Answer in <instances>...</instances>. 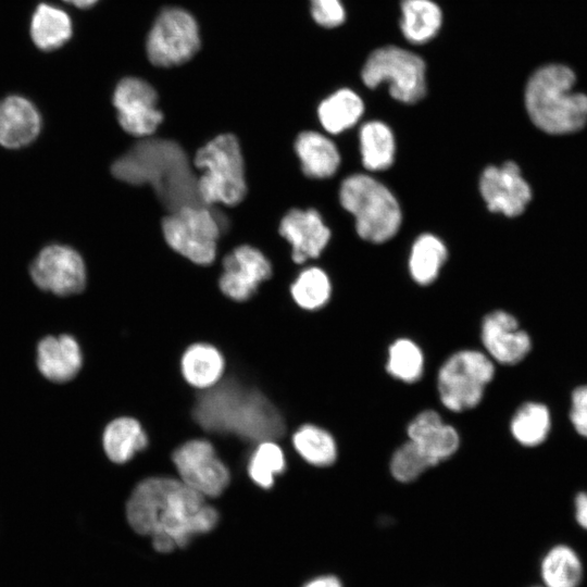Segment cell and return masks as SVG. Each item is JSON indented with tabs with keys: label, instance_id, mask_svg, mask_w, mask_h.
I'll return each mask as SVG.
<instances>
[{
	"label": "cell",
	"instance_id": "ffe728a7",
	"mask_svg": "<svg viewBox=\"0 0 587 587\" xmlns=\"http://www.w3.org/2000/svg\"><path fill=\"white\" fill-rule=\"evenodd\" d=\"M41 117L36 107L21 96L0 101V145L16 149L30 143L39 134Z\"/></svg>",
	"mask_w": 587,
	"mask_h": 587
},
{
	"label": "cell",
	"instance_id": "7c38bea8",
	"mask_svg": "<svg viewBox=\"0 0 587 587\" xmlns=\"http://www.w3.org/2000/svg\"><path fill=\"white\" fill-rule=\"evenodd\" d=\"M29 272L37 287L57 296L78 294L86 286L84 261L68 246L45 247L33 261Z\"/></svg>",
	"mask_w": 587,
	"mask_h": 587
},
{
	"label": "cell",
	"instance_id": "4fadbf2b",
	"mask_svg": "<svg viewBox=\"0 0 587 587\" xmlns=\"http://www.w3.org/2000/svg\"><path fill=\"white\" fill-rule=\"evenodd\" d=\"M113 104L123 129L137 137L151 135L163 120L155 90L140 78L122 79L114 90Z\"/></svg>",
	"mask_w": 587,
	"mask_h": 587
},
{
	"label": "cell",
	"instance_id": "3957f363",
	"mask_svg": "<svg viewBox=\"0 0 587 587\" xmlns=\"http://www.w3.org/2000/svg\"><path fill=\"white\" fill-rule=\"evenodd\" d=\"M193 416L207 430L234 434L250 441L273 440L285 432L283 417L273 403L260 391L235 380L201 394Z\"/></svg>",
	"mask_w": 587,
	"mask_h": 587
},
{
	"label": "cell",
	"instance_id": "5b68a950",
	"mask_svg": "<svg viewBox=\"0 0 587 587\" xmlns=\"http://www.w3.org/2000/svg\"><path fill=\"white\" fill-rule=\"evenodd\" d=\"M193 163L202 170L198 192L203 205L239 203L247 191L243 159L237 138L223 134L201 147Z\"/></svg>",
	"mask_w": 587,
	"mask_h": 587
},
{
	"label": "cell",
	"instance_id": "9a60e30c",
	"mask_svg": "<svg viewBox=\"0 0 587 587\" xmlns=\"http://www.w3.org/2000/svg\"><path fill=\"white\" fill-rule=\"evenodd\" d=\"M270 275L268 260L258 249L245 245L224 258L218 284L225 296L235 301H245Z\"/></svg>",
	"mask_w": 587,
	"mask_h": 587
},
{
	"label": "cell",
	"instance_id": "f35d334b",
	"mask_svg": "<svg viewBox=\"0 0 587 587\" xmlns=\"http://www.w3.org/2000/svg\"><path fill=\"white\" fill-rule=\"evenodd\" d=\"M303 587H342L339 579L335 576L325 575L308 582Z\"/></svg>",
	"mask_w": 587,
	"mask_h": 587
},
{
	"label": "cell",
	"instance_id": "ab89813d",
	"mask_svg": "<svg viewBox=\"0 0 587 587\" xmlns=\"http://www.w3.org/2000/svg\"><path fill=\"white\" fill-rule=\"evenodd\" d=\"M63 1L71 3L77 8L86 9L93 5L98 0H63Z\"/></svg>",
	"mask_w": 587,
	"mask_h": 587
},
{
	"label": "cell",
	"instance_id": "d590c367",
	"mask_svg": "<svg viewBox=\"0 0 587 587\" xmlns=\"http://www.w3.org/2000/svg\"><path fill=\"white\" fill-rule=\"evenodd\" d=\"M314 21L324 27H336L345 21V10L340 0H310Z\"/></svg>",
	"mask_w": 587,
	"mask_h": 587
},
{
	"label": "cell",
	"instance_id": "277c9868",
	"mask_svg": "<svg viewBox=\"0 0 587 587\" xmlns=\"http://www.w3.org/2000/svg\"><path fill=\"white\" fill-rule=\"evenodd\" d=\"M571 68L551 64L536 71L525 89V105L533 123L552 135L582 129L587 123V96L574 92Z\"/></svg>",
	"mask_w": 587,
	"mask_h": 587
},
{
	"label": "cell",
	"instance_id": "f1b7e54d",
	"mask_svg": "<svg viewBox=\"0 0 587 587\" xmlns=\"http://www.w3.org/2000/svg\"><path fill=\"white\" fill-rule=\"evenodd\" d=\"M292 445L304 461L317 467L329 466L337 459L334 437L313 424L300 426L292 435Z\"/></svg>",
	"mask_w": 587,
	"mask_h": 587
},
{
	"label": "cell",
	"instance_id": "f546056e",
	"mask_svg": "<svg viewBox=\"0 0 587 587\" xmlns=\"http://www.w3.org/2000/svg\"><path fill=\"white\" fill-rule=\"evenodd\" d=\"M447 257L442 241L434 235L423 234L414 242L410 257V272L421 285H428L438 275Z\"/></svg>",
	"mask_w": 587,
	"mask_h": 587
},
{
	"label": "cell",
	"instance_id": "6da1fadb",
	"mask_svg": "<svg viewBox=\"0 0 587 587\" xmlns=\"http://www.w3.org/2000/svg\"><path fill=\"white\" fill-rule=\"evenodd\" d=\"M127 507L135 519L154 529L152 535L165 534L179 548L193 536L212 530L218 521L217 511L205 503L204 496L171 477L141 480Z\"/></svg>",
	"mask_w": 587,
	"mask_h": 587
},
{
	"label": "cell",
	"instance_id": "7a4b0ae2",
	"mask_svg": "<svg viewBox=\"0 0 587 587\" xmlns=\"http://www.w3.org/2000/svg\"><path fill=\"white\" fill-rule=\"evenodd\" d=\"M113 175L134 185L149 184L170 211L203 205L184 149L173 140L142 139L112 165Z\"/></svg>",
	"mask_w": 587,
	"mask_h": 587
},
{
	"label": "cell",
	"instance_id": "d4e9b609",
	"mask_svg": "<svg viewBox=\"0 0 587 587\" xmlns=\"http://www.w3.org/2000/svg\"><path fill=\"white\" fill-rule=\"evenodd\" d=\"M401 11V30L413 43L430 40L440 28L441 11L430 0H402Z\"/></svg>",
	"mask_w": 587,
	"mask_h": 587
},
{
	"label": "cell",
	"instance_id": "ac0fdd59",
	"mask_svg": "<svg viewBox=\"0 0 587 587\" xmlns=\"http://www.w3.org/2000/svg\"><path fill=\"white\" fill-rule=\"evenodd\" d=\"M409 440L413 441L437 464L452 457L459 446L457 429L442 421L434 410L420 412L408 425Z\"/></svg>",
	"mask_w": 587,
	"mask_h": 587
},
{
	"label": "cell",
	"instance_id": "44dd1931",
	"mask_svg": "<svg viewBox=\"0 0 587 587\" xmlns=\"http://www.w3.org/2000/svg\"><path fill=\"white\" fill-rule=\"evenodd\" d=\"M185 380L195 388L215 386L225 371V360L217 348L209 344H195L183 353L180 361Z\"/></svg>",
	"mask_w": 587,
	"mask_h": 587
},
{
	"label": "cell",
	"instance_id": "ba28073f",
	"mask_svg": "<svg viewBox=\"0 0 587 587\" xmlns=\"http://www.w3.org/2000/svg\"><path fill=\"white\" fill-rule=\"evenodd\" d=\"M362 80L370 88L389 82L390 95L405 103L422 99L426 91L425 63L416 54L394 46L371 53L362 68Z\"/></svg>",
	"mask_w": 587,
	"mask_h": 587
},
{
	"label": "cell",
	"instance_id": "2e32d148",
	"mask_svg": "<svg viewBox=\"0 0 587 587\" xmlns=\"http://www.w3.org/2000/svg\"><path fill=\"white\" fill-rule=\"evenodd\" d=\"M480 338L488 357L503 365L520 363L532 349L529 335L512 314L502 310L485 316Z\"/></svg>",
	"mask_w": 587,
	"mask_h": 587
},
{
	"label": "cell",
	"instance_id": "e575fe53",
	"mask_svg": "<svg viewBox=\"0 0 587 587\" xmlns=\"http://www.w3.org/2000/svg\"><path fill=\"white\" fill-rule=\"evenodd\" d=\"M436 465L434 460L408 439L394 452L390 460V472L398 482L411 483L426 470Z\"/></svg>",
	"mask_w": 587,
	"mask_h": 587
},
{
	"label": "cell",
	"instance_id": "836d02e7",
	"mask_svg": "<svg viewBox=\"0 0 587 587\" xmlns=\"http://www.w3.org/2000/svg\"><path fill=\"white\" fill-rule=\"evenodd\" d=\"M290 290L299 307L305 310H316L328 301L330 283L322 270L310 267L300 273Z\"/></svg>",
	"mask_w": 587,
	"mask_h": 587
},
{
	"label": "cell",
	"instance_id": "8fae6325",
	"mask_svg": "<svg viewBox=\"0 0 587 587\" xmlns=\"http://www.w3.org/2000/svg\"><path fill=\"white\" fill-rule=\"evenodd\" d=\"M173 463L180 480L204 497L220 496L229 484L228 469L207 440L192 439L179 446Z\"/></svg>",
	"mask_w": 587,
	"mask_h": 587
},
{
	"label": "cell",
	"instance_id": "d6986e66",
	"mask_svg": "<svg viewBox=\"0 0 587 587\" xmlns=\"http://www.w3.org/2000/svg\"><path fill=\"white\" fill-rule=\"evenodd\" d=\"M36 363L40 374L48 380L66 383L82 369V349L71 335L47 336L37 345Z\"/></svg>",
	"mask_w": 587,
	"mask_h": 587
},
{
	"label": "cell",
	"instance_id": "8992f818",
	"mask_svg": "<svg viewBox=\"0 0 587 587\" xmlns=\"http://www.w3.org/2000/svg\"><path fill=\"white\" fill-rule=\"evenodd\" d=\"M340 202L353 214L359 236L384 242L398 232L401 211L394 195L383 184L363 174L351 175L340 187Z\"/></svg>",
	"mask_w": 587,
	"mask_h": 587
},
{
	"label": "cell",
	"instance_id": "74e56055",
	"mask_svg": "<svg viewBox=\"0 0 587 587\" xmlns=\"http://www.w3.org/2000/svg\"><path fill=\"white\" fill-rule=\"evenodd\" d=\"M575 517L577 523L587 529V491H580L575 497Z\"/></svg>",
	"mask_w": 587,
	"mask_h": 587
},
{
	"label": "cell",
	"instance_id": "83f0119b",
	"mask_svg": "<svg viewBox=\"0 0 587 587\" xmlns=\"http://www.w3.org/2000/svg\"><path fill=\"white\" fill-rule=\"evenodd\" d=\"M360 149L364 167L380 171L392 164L395 139L390 128L379 121L365 123L360 129Z\"/></svg>",
	"mask_w": 587,
	"mask_h": 587
},
{
	"label": "cell",
	"instance_id": "d6a6232c",
	"mask_svg": "<svg viewBox=\"0 0 587 587\" xmlns=\"http://www.w3.org/2000/svg\"><path fill=\"white\" fill-rule=\"evenodd\" d=\"M286 469L283 450L272 440L259 442L248 462V474L252 482L264 489L274 485L275 476Z\"/></svg>",
	"mask_w": 587,
	"mask_h": 587
},
{
	"label": "cell",
	"instance_id": "9c48e42d",
	"mask_svg": "<svg viewBox=\"0 0 587 587\" xmlns=\"http://www.w3.org/2000/svg\"><path fill=\"white\" fill-rule=\"evenodd\" d=\"M162 230L172 249L190 261L207 265L215 258L221 226L205 205H187L162 222Z\"/></svg>",
	"mask_w": 587,
	"mask_h": 587
},
{
	"label": "cell",
	"instance_id": "8d00e7d4",
	"mask_svg": "<svg viewBox=\"0 0 587 587\" xmlns=\"http://www.w3.org/2000/svg\"><path fill=\"white\" fill-rule=\"evenodd\" d=\"M570 421L576 433L587 438V384L572 391Z\"/></svg>",
	"mask_w": 587,
	"mask_h": 587
},
{
	"label": "cell",
	"instance_id": "4dcf8cb0",
	"mask_svg": "<svg viewBox=\"0 0 587 587\" xmlns=\"http://www.w3.org/2000/svg\"><path fill=\"white\" fill-rule=\"evenodd\" d=\"M541 574L547 587H577L582 578V564L571 548L557 546L545 557Z\"/></svg>",
	"mask_w": 587,
	"mask_h": 587
},
{
	"label": "cell",
	"instance_id": "1f68e13d",
	"mask_svg": "<svg viewBox=\"0 0 587 587\" xmlns=\"http://www.w3.org/2000/svg\"><path fill=\"white\" fill-rule=\"evenodd\" d=\"M386 370L389 375L403 383L417 382L424 370L421 348L411 339H397L388 348Z\"/></svg>",
	"mask_w": 587,
	"mask_h": 587
},
{
	"label": "cell",
	"instance_id": "484cf974",
	"mask_svg": "<svg viewBox=\"0 0 587 587\" xmlns=\"http://www.w3.org/2000/svg\"><path fill=\"white\" fill-rule=\"evenodd\" d=\"M551 414L549 408L537 401L523 403L513 414L510 430L513 438L522 446L536 447L549 436Z\"/></svg>",
	"mask_w": 587,
	"mask_h": 587
},
{
	"label": "cell",
	"instance_id": "5bb4252c",
	"mask_svg": "<svg viewBox=\"0 0 587 587\" xmlns=\"http://www.w3.org/2000/svg\"><path fill=\"white\" fill-rule=\"evenodd\" d=\"M480 193L491 212L513 217L522 214L530 201L532 191L514 162L488 166L479 179Z\"/></svg>",
	"mask_w": 587,
	"mask_h": 587
},
{
	"label": "cell",
	"instance_id": "30bf717a",
	"mask_svg": "<svg viewBox=\"0 0 587 587\" xmlns=\"http://www.w3.org/2000/svg\"><path fill=\"white\" fill-rule=\"evenodd\" d=\"M198 24L187 11L163 10L147 38V55L155 66L170 67L189 61L199 50Z\"/></svg>",
	"mask_w": 587,
	"mask_h": 587
},
{
	"label": "cell",
	"instance_id": "4316f807",
	"mask_svg": "<svg viewBox=\"0 0 587 587\" xmlns=\"http://www.w3.org/2000/svg\"><path fill=\"white\" fill-rule=\"evenodd\" d=\"M364 110L361 98L350 89H340L321 102L317 114L323 127L338 134L353 126Z\"/></svg>",
	"mask_w": 587,
	"mask_h": 587
},
{
	"label": "cell",
	"instance_id": "e0dca14e",
	"mask_svg": "<svg viewBox=\"0 0 587 587\" xmlns=\"http://www.w3.org/2000/svg\"><path fill=\"white\" fill-rule=\"evenodd\" d=\"M279 233L291 245L296 263L317 258L330 237L329 229L313 209L290 210L280 221Z\"/></svg>",
	"mask_w": 587,
	"mask_h": 587
},
{
	"label": "cell",
	"instance_id": "cb8c5ba5",
	"mask_svg": "<svg viewBox=\"0 0 587 587\" xmlns=\"http://www.w3.org/2000/svg\"><path fill=\"white\" fill-rule=\"evenodd\" d=\"M71 36L72 21L65 11L47 3H40L36 8L30 22V37L39 49H58Z\"/></svg>",
	"mask_w": 587,
	"mask_h": 587
},
{
	"label": "cell",
	"instance_id": "52a82bcc",
	"mask_svg": "<svg viewBox=\"0 0 587 587\" xmlns=\"http://www.w3.org/2000/svg\"><path fill=\"white\" fill-rule=\"evenodd\" d=\"M495 364L478 350L464 349L451 354L440 366L437 390L441 403L450 411L475 408L492 380Z\"/></svg>",
	"mask_w": 587,
	"mask_h": 587
},
{
	"label": "cell",
	"instance_id": "603a6c76",
	"mask_svg": "<svg viewBox=\"0 0 587 587\" xmlns=\"http://www.w3.org/2000/svg\"><path fill=\"white\" fill-rule=\"evenodd\" d=\"M296 152L302 171L312 178H326L335 174L340 157L336 146L316 132H303L296 139Z\"/></svg>",
	"mask_w": 587,
	"mask_h": 587
},
{
	"label": "cell",
	"instance_id": "7402d4cb",
	"mask_svg": "<svg viewBox=\"0 0 587 587\" xmlns=\"http://www.w3.org/2000/svg\"><path fill=\"white\" fill-rule=\"evenodd\" d=\"M147 446V434L134 417L121 416L112 420L102 434L103 450L114 463L122 464L129 461Z\"/></svg>",
	"mask_w": 587,
	"mask_h": 587
}]
</instances>
